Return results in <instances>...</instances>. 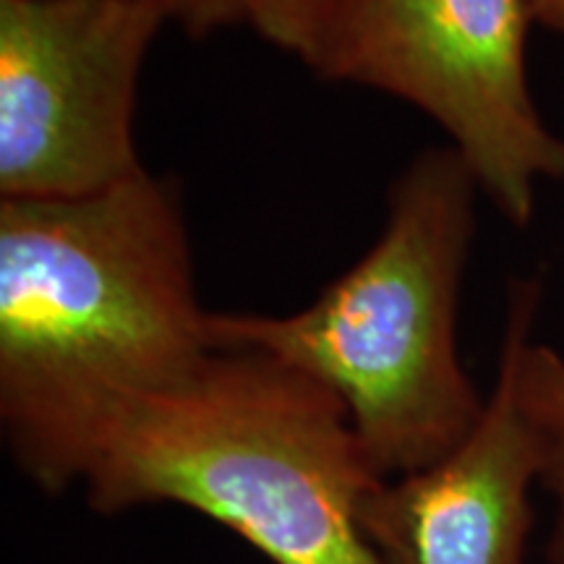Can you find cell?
<instances>
[{"label": "cell", "instance_id": "6da1fadb", "mask_svg": "<svg viewBox=\"0 0 564 564\" xmlns=\"http://www.w3.org/2000/svg\"><path fill=\"white\" fill-rule=\"evenodd\" d=\"M6 440L34 484L82 486L102 514L181 505L272 564H379L361 505L384 478L337 394L267 352L215 348L173 382L91 394Z\"/></svg>", "mask_w": 564, "mask_h": 564}, {"label": "cell", "instance_id": "7a4b0ae2", "mask_svg": "<svg viewBox=\"0 0 564 564\" xmlns=\"http://www.w3.org/2000/svg\"><path fill=\"white\" fill-rule=\"evenodd\" d=\"M209 316L173 181L0 202L3 432L183 377L215 350Z\"/></svg>", "mask_w": 564, "mask_h": 564}, {"label": "cell", "instance_id": "3957f363", "mask_svg": "<svg viewBox=\"0 0 564 564\" xmlns=\"http://www.w3.org/2000/svg\"><path fill=\"white\" fill-rule=\"evenodd\" d=\"M478 183L453 147L421 152L392 183L382 236L288 316L215 314V348L267 352L337 394L384 481L460 444L484 403L457 356V295Z\"/></svg>", "mask_w": 564, "mask_h": 564}, {"label": "cell", "instance_id": "277c9868", "mask_svg": "<svg viewBox=\"0 0 564 564\" xmlns=\"http://www.w3.org/2000/svg\"><path fill=\"white\" fill-rule=\"evenodd\" d=\"M525 0H348L314 70L411 102L442 126L481 194L525 228L564 139L528 87Z\"/></svg>", "mask_w": 564, "mask_h": 564}, {"label": "cell", "instance_id": "5b68a950", "mask_svg": "<svg viewBox=\"0 0 564 564\" xmlns=\"http://www.w3.org/2000/svg\"><path fill=\"white\" fill-rule=\"evenodd\" d=\"M165 24L141 0H0L3 199H74L147 171L137 95Z\"/></svg>", "mask_w": 564, "mask_h": 564}, {"label": "cell", "instance_id": "8992f818", "mask_svg": "<svg viewBox=\"0 0 564 564\" xmlns=\"http://www.w3.org/2000/svg\"><path fill=\"white\" fill-rule=\"evenodd\" d=\"M539 474L502 345L497 384L470 434L429 468L379 484L361 505V531L379 564H525Z\"/></svg>", "mask_w": 564, "mask_h": 564}, {"label": "cell", "instance_id": "52a82bcc", "mask_svg": "<svg viewBox=\"0 0 564 564\" xmlns=\"http://www.w3.org/2000/svg\"><path fill=\"white\" fill-rule=\"evenodd\" d=\"M541 285L518 280L510 285L505 345L514 361V390L535 436L541 457L539 481L556 502L549 535V562L564 564V358L544 343H533Z\"/></svg>", "mask_w": 564, "mask_h": 564}, {"label": "cell", "instance_id": "ba28073f", "mask_svg": "<svg viewBox=\"0 0 564 564\" xmlns=\"http://www.w3.org/2000/svg\"><path fill=\"white\" fill-rule=\"evenodd\" d=\"M345 3L348 0H241L253 30L312 68L319 66Z\"/></svg>", "mask_w": 564, "mask_h": 564}, {"label": "cell", "instance_id": "9c48e42d", "mask_svg": "<svg viewBox=\"0 0 564 564\" xmlns=\"http://www.w3.org/2000/svg\"><path fill=\"white\" fill-rule=\"evenodd\" d=\"M141 3L152 6L165 21L178 24L194 40L246 21L241 0H141Z\"/></svg>", "mask_w": 564, "mask_h": 564}, {"label": "cell", "instance_id": "30bf717a", "mask_svg": "<svg viewBox=\"0 0 564 564\" xmlns=\"http://www.w3.org/2000/svg\"><path fill=\"white\" fill-rule=\"evenodd\" d=\"M525 6L535 24L564 37V0H525Z\"/></svg>", "mask_w": 564, "mask_h": 564}]
</instances>
